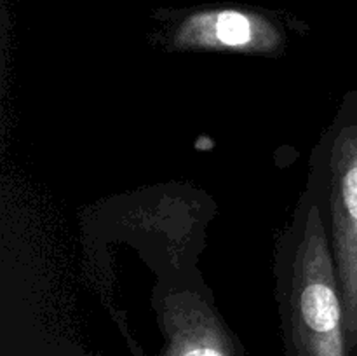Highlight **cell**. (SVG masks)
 <instances>
[{"instance_id": "obj_1", "label": "cell", "mask_w": 357, "mask_h": 356, "mask_svg": "<svg viewBox=\"0 0 357 356\" xmlns=\"http://www.w3.org/2000/svg\"><path fill=\"white\" fill-rule=\"evenodd\" d=\"M340 199H338V246L347 306L349 353L357 351V128L342 145Z\"/></svg>"}, {"instance_id": "obj_2", "label": "cell", "mask_w": 357, "mask_h": 356, "mask_svg": "<svg viewBox=\"0 0 357 356\" xmlns=\"http://www.w3.org/2000/svg\"><path fill=\"white\" fill-rule=\"evenodd\" d=\"M215 35L225 45L248 44L253 37V21L239 10H220L211 16Z\"/></svg>"}]
</instances>
